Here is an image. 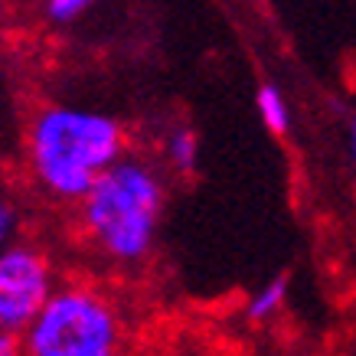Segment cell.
<instances>
[{"instance_id":"obj_1","label":"cell","mask_w":356,"mask_h":356,"mask_svg":"<svg viewBox=\"0 0 356 356\" xmlns=\"http://www.w3.org/2000/svg\"><path fill=\"white\" fill-rule=\"evenodd\" d=\"M36 184L56 200H82L88 186L124 157V128L111 115L72 105L43 108L26 134Z\"/></svg>"},{"instance_id":"obj_2","label":"cell","mask_w":356,"mask_h":356,"mask_svg":"<svg viewBox=\"0 0 356 356\" xmlns=\"http://www.w3.org/2000/svg\"><path fill=\"white\" fill-rule=\"evenodd\" d=\"M82 226L102 255L111 261H140L154 245L163 209V184L144 161L121 157L88 186Z\"/></svg>"},{"instance_id":"obj_3","label":"cell","mask_w":356,"mask_h":356,"mask_svg":"<svg viewBox=\"0 0 356 356\" xmlns=\"http://www.w3.org/2000/svg\"><path fill=\"white\" fill-rule=\"evenodd\" d=\"M118 343V311L92 288H56L23 334L30 356H111Z\"/></svg>"},{"instance_id":"obj_4","label":"cell","mask_w":356,"mask_h":356,"mask_svg":"<svg viewBox=\"0 0 356 356\" xmlns=\"http://www.w3.org/2000/svg\"><path fill=\"white\" fill-rule=\"evenodd\" d=\"M53 291V265L40 248L7 245L0 252V330L23 337Z\"/></svg>"},{"instance_id":"obj_5","label":"cell","mask_w":356,"mask_h":356,"mask_svg":"<svg viewBox=\"0 0 356 356\" xmlns=\"http://www.w3.org/2000/svg\"><path fill=\"white\" fill-rule=\"evenodd\" d=\"M288 301V278H275L261 284L248 301V321H271Z\"/></svg>"},{"instance_id":"obj_6","label":"cell","mask_w":356,"mask_h":356,"mask_svg":"<svg viewBox=\"0 0 356 356\" xmlns=\"http://www.w3.org/2000/svg\"><path fill=\"white\" fill-rule=\"evenodd\" d=\"M255 105H259V115L268 131H275V134H284V131H288L291 115H288V102H284V95L278 92V86H261L259 95H255Z\"/></svg>"},{"instance_id":"obj_7","label":"cell","mask_w":356,"mask_h":356,"mask_svg":"<svg viewBox=\"0 0 356 356\" xmlns=\"http://www.w3.org/2000/svg\"><path fill=\"white\" fill-rule=\"evenodd\" d=\"M196 157H200V140L190 128H180L173 131L170 138H167V161L177 167V170L190 173L196 167Z\"/></svg>"},{"instance_id":"obj_8","label":"cell","mask_w":356,"mask_h":356,"mask_svg":"<svg viewBox=\"0 0 356 356\" xmlns=\"http://www.w3.org/2000/svg\"><path fill=\"white\" fill-rule=\"evenodd\" d=\"M95 3H98V0H43L46 17H49L53 23H72V20H79V17H82V13H88Z\"/></svg>"},{"instance_id":"obj_9","label":"cell","mask_w":356,"mask_h":356,"mask_svg":"<svg viewBox=\"0 0 356 356\" xmlns=\"http://www.w3.org/2000/svg\"><path fill=\"white\" fill-rule=\"evenodd\" d=\"M13 229H17V209L10 206V200H3V196H0V252L10 245Z\"/></svg>"},{"instance_id":"obj_10","label":"cell","mask_w":356,"mask_h":356,"mask_svg":"<svg viewBox=\"0 0 356 356\" xmlns=\"http://www.w3.org/2000/svg\"><path fill=\"white\" fill-rule=\"evenodd\" d=\"M17 350V337L7 334V330H0V356H10Z\"/></svg>"},{"instance_id":"obj_11","label":"cell","mask_w":356,"mask_h":356,"mask_svg":"<svg viewBox=\"0 0 356 356\" xmlns=\"http://www.w3.org/2000/svg\"><path fill=\"white\" fill-rule=\"evenodd\" d=\"M350 154H353V161H356V121H353V128H350Z\"/></svg>"}]
</instances>
